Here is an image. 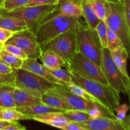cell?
Listing matches in <instances>:
<instances>
[{"label": "cell", "instance_id": "cell-25", "mask_svg": "<svg viewBox=\"0 0 130 130\" xmlns=\"http://www.w3.org/2000/svg\"><path fill=\"white\" fill-rule=\"evenodd\" d=\"M0 60L6 65L11 67L13 70L19 69L22 68L24 60L21 58H18L10 52L6 51L3 48L0 52Z\"/></svg>", "mask_w": 130, "mask_h": 130}, {"label": "cell", "instance_id": "cell-17", "mask_svg": "<svg viewBox=\"0 0 130 130\" xmlns=\"http://www.w3.org/2000/svg\"><path fill=\"white\" fill-rule=\"evenodd\" d=\"M43 66L49 70L64 67L67 68V63L59 55L52 50H45L41 52L39 57Z\"/></svg>", "mask_w": 130, "mask_h": 130}, {"label": "cell", "instance_id": "cell-21", "mask_svg": "<svg viewBox=\"0 0 130 130\" xmlns=\"http://www.w3.org/2000/svg\"><path fill=\"white\" fill-rule=\"evenodd\" d=\"M41 100L42 103L44 105H46L50 107L54 108V109H58L62 112L73 109L62 99L48 92V91L41 94Z\"/></svg>", "mask_w": 130, "mask_h": 130}, {"label": "cell", "instance_id": "cell-32", "mask_svg": "<svg viewBox=\"0 0 130 130\" xmlns=\"http://www.w3.org/2000/svg\"><path fill=\"white\" fill-rule=\"evenodd\" d=\"M30 0H4L3 3V9L5 10H11L25 6Z\"/></svg>", "mask_w": 130, "mask_h": 130}, {"label": "cell", "instance_id": "cell-39", "mask_svg": "<svg viewBox=\"0 0 130 130\" xmlns=\"http://www.w3.org/2000/svg\"><path fill=\"white\" fill-rule=\"evenodd\" d=\"M62 130H90L85 128L78 124L73 122H69L65 127L62 129Z\"/></svg>", "mask_w": 130, "mask_h": 130}, {"label": "cell", "instance_id": "cell-10", "mask_svg": "<svg viewBox=\"0 0 130 130\" xmlns=\"http://www.w3.org/2000/svg\"><path fill=\"white\" fill-rule=\"evenodd\" d=\"M48 92L62 99L63 101L66 102L72 109L75 110H81V111L88 112L94 108L99 107L103 111L105 112L107 114H108L111 119H116L114 112L111 111L105 107H101L95 103L88 101L80 96H77L71 92L67 88L64 87V86L57 85L52 90L48 91Z\"/></svg>", "mask_w": 130, "mask_h": 130}, {"label": "cell", "instance_id": "cell-26", "mask_svg": "<svg viewBox=\"0 0 130 130\" xmlns=\"http://www.w3.org/2000/svg\"><path fill=\"white\" fill-rule=\"evenodd\" d=\"M29 119V118L18 111L15 108H3L0 110V120L15 122L19 120Z\"/></svg>", "mask_w": 130, "mask_h": 130}, {"label": "cell", "instance_id": "cell-23", "mask_svg": "<svg viewBox=\"0 0 130 130\" xmlns=\"http://www.w3.org/2000/svg\"><path fill=\"white\" fill-rule=\"evenodd\" d=\"M15 86L0 85V107L3 108H15L14 100Z\"/></svg>", "mask_w": 130, "mask_h": 130}, {"label": "cell", "instance_id": "cell-46", "mask_svg": "<svg viewBox=\"0 0 130 130\" xmlns=\"http://www.w3.org/2000/svg\"><path fill=\"white\" fill-rule=\"evenodd\" d=\"M4 0H0V11H1V9L3 8V3Z\"/></svg>", "mask_w": 130, "mask_h": 130}, {"label": "cell", "instance_id": "cell-31", "mask_svg": "<svg viewBox=\"0 0 130 130\" xmlns=\"http://www.w3.org/2000/svg\"><path fill=\"white\" fill-rule=\"evenodd\" d=\"M122 45L120 39L114 31L108 27L107 31V46L109 51H113Z\"/></svg>", "mask_w": 130, "mask_h": 130}, {"label": "cell", "instance_id": "cell-19", "mask_svg": "<svg viewBox=\"0 0 130 130\" xmlns=\"http://www.w3.org/2000/svg\"><path fill=\"white\" fill-rule=\"evenodd\" d=\"M0 27L6 29L13 33L19 32L29 29L24 20L13 17L2 16L0 14Z\"/></svg>", "mask_w": 130, "mask_h": 130}, {"label": "cell", "instance_id": "cell-30", "mask_svg": "<svg viewBox=\"0 0 130 130\" xmlns=\"http://www.w3.org/2000/svg\"><path fill=\"white\" fill-rule=\"evenodd\" d=\"M50 71L56 79L63 82L66 85L67 83L72 82L71 74L67 69L61 67L56 69L50 70Z\"/></svg>", "mask_w": 130, "mask_h": 130}, {"label": "cell", "instance_id": "cell-33", "mask_svg": "<svg viewBox=\"0 0 130 130\" xmlns=\"http://www.w3.org/2000/svg\"><path fill=\"white\" fill-rule=\"evenodd\" d=\"M129 110V105L126 104H120L114 109V112L116 116V120L119 122H123L127 116V113Z\"/></svg>", "mask_w": 130, "mask_h": 130}, {"label": "cell", "instance_id": "cell-35", "mask_svg": "<svg viewBox=\"0 0 130 130\" xmlns=\"http://www.w3.org/2000/svg\"><path fill=\"white\" fill-rule=\"evenodd\" d=\"M0 85L15 86V74L13 72L10 74L0 73Z\"/></svg>", "mask_w": 130, "mask_h": 130}, {"label": "cell", "instance_id": "cell-27", "mask_svg": "<svg viewBox=\"0 0 130 130\" xmlns=\"http://www.w3.org/2000/svg\"><path fill=\"white\" fill-rule=\"evenodd\" d=\"M63 114L70 121L76 123H83L91 119L88 112L75 109L66 110L63 112Z\"/></svg>", "mask_w": 130, "mask_h": 130}, {"label": "cell", "instance_id": "cell-38", "mask_svg": "<svg viewBox=\"0 0 130 130\" xmlns=\"http://www.w3.org/2000/svg\"><path fill=\"white\" fill-rule=\"evenodd\" d=\"M13 34V32L10 30L0 27V43L4 45Z\"/></svg>", "mask_w": 130, "mask_h": 130}, {"label": "cell", "instance_id": "cell-13", "mask_svg": "<svg viewBox=\"0 0 130 130\" xmlns=\"http://www.w3.org/2000/svg\"><path fill=\"white\" fill-rule=\"evenodd\" d=\"M21 69L30 71L35 74L38 75L40 77L49 81L50 82L66 87V84L56 79L48 69H47L43 64L39 63L37 59H35V58H27L26 60H24Z\"/></svg>", "mask_w": 130, "mask_h": 130}, {"label": "cell", "instance_id": "cell-29", "mask_svg": "<svg viewBox=\"0 0 130 130\" xmlns=\"http://www.w3.org/2000/svg\"><path fill=\"white\" fill-rule=\"evenodd\" d=\"M102 48L107 46L108 26L105 20H100L95 28Z\"/></svg>", "mask_w": 130, "mask_h": 130}, {"label": "cell", "instance_id": "cell-49", "mask_svg": "<svg viewBox=\"0 0 130 130\" xmlns=\"http://www.w3.org/2000/svg\"><path fill=\"white\" fill-rule=\"evenodd\" d=\"M1 49H0V52H1Z\"/></svg>", "mask_w": 130, "mask_h": 130}, {"label": "cell", "instance_id": "cell-28", "mask_svg": "<svg viewBox=\"0 0 130 130\" xmlns=\"http://www.w3.org/2000/svg\"><path fill=\"white\" fill-rule=\"evenodd\" d=\"M100 20H105L107 10L106 0H88Z\"/></svg>", "mask_w": 130, "mask_h": 130}, {"label": "cell", "instance_id": "cell-4", "mask_svg": "<svg viewBox=\"0 0 130 130\" xmlns=\"http://www.w3.org/2000/svg\"><path fill=\"white\" fill-rule=\"evenodd\" d=\"M57 5H38L22 6L11 10L1 9L0 14L2 16L13 17L24 20L29 29L36 33L38 27L50 13L54 11Z\"/></svg>", "mask_w": 130, "mask_h": 130}, {"label": "cell", "instance_id": "cell-43", "mask_svg": "<svg viewBox=\"0 0 130 130\" xmlns=\"http://www.w3.org/2000/svg\"><path fill=\"white\" fill-rule=\"evenodd\" d=\"M124 122H125V124H126V126L127 129L130 130V113L128 116H126L125 120H124Z\"/></svg>", "mask_w": 130, "mask_h": 130}, {"label": "cell", "instance_id": "cell-9", "mask_svg": "<svg viewBox=\"0 0 130 130\" xmlns=\"http://www.w3.org/2000/svg\"><path fill=\"white\" fill-rule=\"evenodd\" d=\"M13 73L15 74V87L43 94L58 85L22 69L14 70Z\"/></svg>", "mask_w": 130, "mask_h": 130}, {"label": "cell", "instance_id": "cell-1", "mask_svg": "<svg viewBox=\"0 0 130 130\" xmlns=\"http://www.w3.org/2000/svg\"><path fill=\"white\" fill-rule=\"evenodd\" d=\"M83 22H85L81 18L65 16L54 10L39 25L36 34L41 45L65 32L76 29L81 23Z\"/></svg>", "mask_w": 130, "mask_h": 130}, {"label": "cell", "instance_id": "cell-24", "mask_svg": "<svg viewBox=\"0 0 130 130\" xmlns=\"http://www.w3.org/2000/svg\"><path fill=\"white\" fill-rule=\"evenodd\" d=\"M66 87H67L71 92L73 93L74 94H75V95H77V96H80V97L83 98V99L88 100V101L95 103V104H97V105H100V106L101 107H105L104 105H102L96 98L94 97L93 95H91V94L89 93L88 91H86V90H84L83 88L80 87V86L76 85V84H74V83L71 82L69 83H67L66 84Z\"/></svg>", "mask_w": 130, "mask_h": 130}, {"label": "cell", "instance_id": "cell-48", "mask_svg": "<svg viewBox=\"0 0 130 130\" xmlns=\"http://www.w3.org/2000/svg\"><path fill=\"white\" fill-rule=\"evenodd\" d=\"M3 109V107H0V110H2Z\"/></svg>", "mask_w": 130, "mask_h": 130}, {"label": "cell", "instance_id": "cell-18", "mask_svg": "<svg viewBox=\"0 0 130 130\" xmlns=\"http://www.w3.org/2000/svg\"><path fill=\"white\" fill-rule=\"evenodd\" d=\"M113 61L126 79L129 81V76L127 70V62L129 58L128 54L123 46L113 51H110Z\"/></svg>", "mask_w": 130, "mask_h": 130}, {"label": "cell", "instance_id": "cell-16", "mask_svg": "<svg viewBox=\"0 0 130 130\" xmlns=\"http://www.w3.org/2000/svg\"><path fill=\"white\" fill-rule=\"evenodd\" d=\"M55 11L65 16L83 17L81 0H58Z\"/></svg>", "mask_w": 130, "mask_h": 130}, {"label": "cell", "instance_id": "cell-11", "mask_svg": "<svg viewBox=\"0 0 130 130\" xmlns=\"http://www.w3.org/2000/svg\"><path fill=\"white\" fill-rule=\"evenodd\" d=\"M6 43L19 47L27 55L28 58L38 60L41 53V45L36 34L30 29L14 33Z\"/></svg>", "mask_w": 130, "mask_h": 130}, {"label": "cell", "instance_id": "cell-7", "mask_svg": "<svg viewBox=\"0 0 130 130\" xmlns=\"http://www.w3.org/2000/svg\"><path fill=\"white\" fill-rule=\"evenodd\" d=\"M101 69L108 85L118 93H122L127 95L128 80L124 77L115 64L107 48H102Z\"/></svg>", "mask_w": 130, "mask_h": 130}, {"label": "cell", "instance_id": "cell-20", "mask_svg": "<svg viewBox=\"0 0 130 130\" xmlns=\"http://www.w3.org/2000/svg\"><path fill=\"white\" fill-rule=\"evenodd\" d=\"M15 109L21 112L22 114L28 117L29 119H31V118L34 116L40 115L44 113L50 112H62L58 109L50 107L46 105L43 104H34V105H26V106L16 107Z\"/></svg>", "mask_w": 130, "mask_h": 130}, {"label": "cell", "instance_id": "cell-41", "mask_svg": "<svg viewBox=\"0 0 130 130\" xmlns=\"http://www.w3.org/2000/svg\"><path fill=\"white\" fill-rule=\"evenodd\" d=\"M13 72V70L9 67L8 65L4 63L0 60V73L1 74H10Z\"/></svg>", "mask_w": 130, "mask_h": 130}, {"label": "cell", "instance_id": "cell-15", "mask_svg": "<svg viewBox=\"0 0 130 130\" xmlns=\"http://www.w3.org/2000/svg\"><path fill=\"white\" fill-rule=\"evenodd\" d=\"M31 119L60 129L71 122L65 117L62 112H50L34 116Z\"/></svg>", "mask_w": 130, "mask_h": 130}, {"label": "cell", "instance_id": "cell-5", "mask_svg": "<svg viewBox=\"0 0 130 130\" xmlns=\"http://www.w3.org/2000/svg\"><path fill=\"white\" fill-rule=\"evenodd\" d=\"M105 22L108 27L119 38L130 59V33L125 20L122 1L117 4L108 3Z\"/></svg>", "mask_w": 130, "mask_h": 130}, {"label": "cell", "instance_id": "cell-22", "mask_svg": "<svg viewBox=\"0 0 130 130\" xmlns=\"http://www.w3.org/2000/svg\"><path fill=\"white\" fill-rule=\"evenodd\" d=\"M81 5L83 10V17L86 25L90 29H95L100 20L88 0H81Z\"/></svg>", "mask_w": 130, "mask_h": 130}, {"label": "cell", "instance_id": "cell-8", "mask_svg": "<svg viewBox=\"0 0 130 130\" xmlns=\"http://www.w3.org/2000/svg\"><path fill=\"white\" fill-rule=\"evenodd\" d=\"M67 69L72 70L83 77L108 85L101 67L79 52H77L67 62Z\"/></svg>", "mask_w": 130, "mask_h": 130}, {"label": "cell", "instance_id": "cell-45", "mask_svg": "<svg viewBox=\"0 0 130 130\" xmlns=\"http://www.w3.org/2000/svg\"><path fill=\"white\" fill-rule=\"evenodd\" d=\"M106 1L107 3H120L122 1V0H106Z\"/></svg>", "mask_w": 130, "mask_h": 130}, {"label": "cell", "instance_id": "cell-40", "mask_svg": "<svg viewBox=\"0 0 130 130\" xmlns=\"http://www.w3.org/2000/svg\"><path fill=\"white\" fill-rule=\"evenodd\" d=\"M1 130H27L24 126L19 124L17 121L13 122L10 126Z\"/></svg>", "mask_w": 130, "mask_h": 130}, {"label": "cell", "instance_id": "cell-12", "mask_svg": "<svg viewBox=\"0 0 130 130\" xmlns=\"http://www.w3.org/2000/svg\"><path fill=\"white\" fill-rule=\"evenodd\" d=\"M77 124L90 130H128L124 121L119 122L116 119L105 117L90 119Z\"/></svg>", "mask_w": 130, "mask_h": 130}, {"label": "cell", "instance_id": "cell-36", "mask_svg": "<svg viewBox=\"0 0 130 130\" xmlns=\"http://www.w3.org/2000/svg\"><path fill=\"white\" fill-rule=\"evenodd\" d=\"M58 1V0H30L25 6H30L46 5H57Z\"/></svg>", "mask_w": 130, "mask_h": 130}, {"label": "cell", "instance_id": "cell-3", "mask_svg": "<svg viewBox=\"0 0 130 130\" xmlns=\"http://www.w3.org/2000/svg\"><path fill=\"white\" fill-rule=\"evenodd\" d=\"M77 52L101 67L102 46L95 29H91L86 23H81L76 30Z\"/></svg>", "mask_w": 130, "mask_h": 130}, {"label": "cell", "instance_id": "cell-2", "mask_svg": "<svg viewBox=\"0 0 130 130\" xmlns=\"http://www.w3.org/2000/svg\"><path fill=\"white\" fill-rule=\"evenodd\" d=\"M67 69L71 74L72 83L83 88L109 110L114 112V109L121 104L119 93L109 85L86 78L72 70Z\"/></svg>", "mask_w": 130, "mask_h": 130}, {"label": "cell", "instance_id": "cell-44", "mask_svg": "<svg viewBox=\"0 0 130 130\" xmlns=\"http://www.w3.org/2000/svg\"><path fill=\"white\" fill-rule=\"evenodd\" d=\"M127 95L128 96V99H129V109H130V77L128 81V83H127Z\"/></svg>", "mask_w": 130, "mask_h": 130}, {"label": "cell", "instance_id": "cell-37", "mask_svg": "<svg viewBox=\"0 0 130 130\" xmlns=\"http://www.w3.org/2000/svg\"><path fill=\"white\" fill-rule=\"evenodd\" d=\"M125 20L130 33V0H122Z\"/></svg>", "mask_w": 130, "mask_h": 130}, {"label": "cell", "instance_id": "cell-47", "mask_svg": "<svg viewBox=\"0 0 130 130\" xmlns=\"http://www.w3.org/2000/svg\"><path fill=\"white\" fill-rule=\"evenodd\" d=\"M3 48V44H2L0 43V49H2Z\"/></svg>", "mask_w": 130, "mask_h": 130}, {"label": "cell", "instance_id": "cell-14", "mask_svg": "<svg viewBox=\"0 0 130 130\" xmlns=\"http://www.w3.org/2000/svg\"><path fill=\"white\" fill-rule=\"evenodd\" d=\"M13 96L15 107L43 104L41 100V94L25 89L15 87Z\"/></svg>", "mask_w": 130, "mask_h": 130}, {"label": "cell", "instance_id": "cell-6", "mask_svg": "<svg viewBox=\"0 0 130 130\" xmlns=\"http://www.w3.org/2000/svg\"><path fill=\"white\" fill-rule=\"evenodd\" d=\"M76 29L68 30L41 45V52L52 50L59 55L66 62L77 53Z\"/></svg>", "mask_w": 130, "mask_h": 130}, {"label": "cell", "instance_id": "cell-42", "mask_svg": "<svg viewBox=\"0 0 130 130\" xmlns=\"http://www.w3.org/2000/svg\"><path fill=\"white\" fill-rule=\"evenodd\" d=\"M12 123L13 122H8L5 121L0 120V130L4 129V128H6V127L10 126Z\"/></svg>", "mask_w": 130, "mask_h": 130}, {"label": "cell", "instance_id": "cell-34", "mask_svg": "<svg viewBox=\"0 0 130 130\" xmlns=\"http://www.w3.org/2000/svg\"><path fill=\"white\" fill-rule=\"evenodd\" d=\"M3 48L12 55L16 56L18 58H21L23 60H25L28 58L27 55L20 48L15 45L6 43L3 45Z\"/></svg>", "mask_w": 130, "mask_h": 130}]
</instances>
